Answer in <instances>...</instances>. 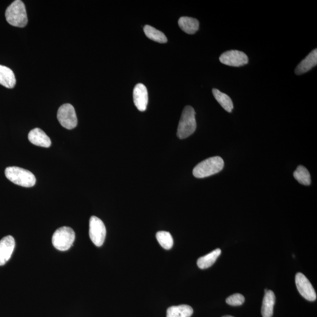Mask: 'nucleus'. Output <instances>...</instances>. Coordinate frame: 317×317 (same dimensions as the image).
I'll return each instance as SVG.
<instances>
[{
    "mask_svg": "<svg viewBox=\"0 0 317 317\" xmlns=\"http://www.w3.org/2000/svg\"><path fill=\"white\" fill-rule=\"evenodd\" d=\"M15 246L13 236H7L0 240V266H4L9 261Z\"/></svg>",
    "mask_w": 317,
    "mask_h": 317,
    "instance_id": "9d476101",
    "label": "nucleus"
},
{
    "mask_svg": "<svg viewBox=\"0 0 317 317\" xmlns=\"http://www.w3.org/2000/svg\"><path fill=\"white\" fill-rule=\"evenodd\" d=\"M195 116V111L192 106H186L183 109L178 128L179 138L185 139L195 132L197 127Z\"/></svg>",
    "mask_w": 317,
    "mask_h": 317,
    "instance_id": "20e7f679",
    "label": "nucleus"
},
{
    "mask_svg": "<svg viewBox=\"0 0 317 317\" xmlns=\"http://www.w3.org/2000/svg\"><path fill=\"white\" fill-rule=\"evenodd\" d=\"M223 317H234V316H230V315H226V316H224Z\"/></svg>",
    "mask_w": 317,
    "mask_h": 317,
    "instance_id": "b1692460",
    "label": "nucleus"
},
{
    "mask_svg": "<svg viewBox=\"0 0 317 317\" xmlns=\"http://www.w3.org/2000/svg\"><path fill=\"white\" fill-rule=\"evenodd\" d=\"M144 33L148 38L152 41L157 42V43H166L167 41L165 34L151 25L145 26Z\"/></svg>",
    "mask_w": 317,
    "mask_h": 317,
    "instance_id": "aec40b11",
    "label": "nucleus"
},
{
    "mask_svg": "<svg viewBox=\"0 0 317 317\" xmlns=\"http://www.w3.org/2000/svg\"><path fill=\"white\" fill-rule=\"evenodd\" d=\"M317 64V49H315L309 53L308 56L298 65L296 68L295 73L297 75H301L305 73Z\"/></svg>",
    "mask_w": 317,
    "mask_h": 317,
    "instance_id": "ddd939ff",
    "label": "nucleus"
},
{
    "mask_svg": "<svg viewBox=\"0 0 317 317\" xmlns=\"http://www.w3.org/2000/svg\"><path fill=\"white\" fill-rule=\"evenodd\" d=\"M16 84L14 72L9 67L0 65V85L7 89H13Z\"/></svg>",
    "mask_w": 317,
    "mask_h": 317,
    "instance_id": "2eb2a0df",
    "label": "nucleus"
},
{
    "mask_svg": "<svg viewBox=\"0 0 317 317\" xmlns=\"http://www.w3.org/2000/svg\"><path fill=\"white\" fill-rule=\"evenodd\" d=\"M224 160L219 156L209 158L197 164L193 170L196 178H205L218 174L224 167Z\"/></svg>",
    "mask_w": 317,
    "mask_h": 317,
    "instance_id": "f257e3e1",
    "label": "nucleus"
},
{
    "mask_svg": "<svg viewBox=\"0 0 317 317\" xmlns=\"http://www.w3.org/2000/svg\"><path fill=\"white\" fill-rule=\"evenodd\" d=\"M75 239L73 229L69 227H60L55 232L52 238L53 246L60 251H67L70 249Z\"/></svg>",
    "mask_w": 317,
    "mask_h": 317,
    "instance_id": "39448f33",
    "label": "nucleus"
},
{
    "mask_svg": "<svg viewBox=\"0 0 317 317\" xmlns=\"http://www.w3.org/2000/svg\"><path fill=\"white\" fill-rule=\"evenodd\" d=\"M6 18L12 26L24 27L27 24L28 18L24 3L20 0H15L11 3L6 10Z\"/></svg>",
    "mask_w": 317,
    "mask_h": 317,
    "instance_id": "f03ea898",
    "label": "nucleus"
},
{
    "mask_svg": "<svg viewBox=\"0 0 317 317\" xmlns=\"http://www.w3.org/2000/svg\"><path fill=\"white\" fill-rule=\"evenodd\" d=\"M133 98L137 109L141 112L145 111L148 104V93L147 87L143 84L138 83L135 87Z\"/></svg>",
    "mask_w": 317,
    "mask_h": 317,
    "instance_id": "9b49d317",
    "label": "nucleus"
},
{
    "mask_svg": "<svg viewBox=\"0 0 317 317\" xmlns=\"http://www.w3.org/2000/svg\"><path fill=\"white\" fill-rule=\"evenodd\" d=\"M220 62L226 66L239 67L249 63V58L242 51L230 50L225 52L220 56Z\"/></svg>",
    "mask_w": 317,
    "mask_h": 317,
    "instance_id": "6e6552de",
    "label": "nucleus"
},
{
    "mask_svg": "<svg viewBox=\"0 0 317 317\" xmlns=\"http://www.w3.org/2000/svg\"><path fill=\"white\" fill-rule=\"evenodd\" d=\"M89 235L91 241L97 247L104 244L106 230L104 222L96 216H92L90 220Z\"/></svg>",
    "mask_w": 317,
    "mask_h": 317,
    "instance_id": "423d86ee",
    "label": "nucleus"
},
{
    "mask_svg": "<svg viewBox=\"0 0 317 317\" xmlns=\"http://www.w3.org/2000/svg\"><path fill=\"white\" fill-rule=\"evenodd\" d=\"M293 176L300 184L305 186L310 185L311 176L306 167L302 165L298 166Z\"/></svg>",
    "mask_w": 317,
    "mask_h": 317,
    "instance_id": "412c9836",
    "label": "nucleus"
},
{
    "mask_svg": "<svg viewBox=\"0 0 317 317\" xmlns=\"http://www.w3.org/2000/svg\"><path fill=\"white\" fill-rule=\"evenodd\" d=\"M221 251L220 249H217L204 257L198 259L197 265L200 269H208L211 267L220 256Z\"/></svg>",
    "mask_w": 317,
    "mask_h": 317,
    "instance_id": "a211bd4d",
    "label": "nucleus"
},
{
    "mask_svg": "<svg viewBox=\"0 0 317 317\" xmlns=\"http://www.w3.org/2000/svg\"><path fill=\"white\" fill-rule=\"evenodd\" d=\"M57 118L61 125L67 129L75 128L78 124V119L74 107L70 104L61 106L57 113Z\"/></svg>",
    "mask_w": 317,
    "mask_h": 317,
    "instance_id": "0eeeda50",
    "label": "nucleus"
},
{
    "mask_svg": "<svg viewBox=\"0 0 317 317\" xmlns=\"http://www.w3.org/2000/svg\"><path fill=\"white\" fill-rule=\"evenodd\" d=\"M156 239L163 249L170 250L174 246V239L169 232L160 231L156 234Z\"/></svg>",
    "mask_w": 317,
    "mask_h": 317,
    "instance_id": "4be33fe9",
    "label": "nucleus"
},
{
    "mask_svg": "<svg viewBox=\"0 0 317 317\" xmlns=\"http://www.w3.org/2000/svg\"><path fill=\"white\" fill-rule=\"evenodd\" d=\"M275 302H276V296L274 292L272 290H266L262 307V314L263 317L273 316Z\"/></svg>",
    "mask_w": 317,
    "mask_h": 317,
    "instance_id": "4468645a",
    "label": "nucleus"
},
{
    "mask_svg": "<svg viewBox=\"0 0 317 317\" xmlns=\"http://www.w3.org/2000/svg\"><path fill=\"white\" fill-rule=\"evenodd\" d=\"M245 301V298L240 294H235L228 297L226 299V303L232 306H239Z\"/></svg>",
    "mask_w": 317,
    "mask_h": 317,
    "instance_id": "5701e85b",
    "label": "nucleus"
},
{
    "mask_svg": "<svg viewBox=\"0 0 317 317\" xmlns=\"http://www.w3.org/2000/svg\"><path fill=\"white\" fill-rule=\"evenodd\" d=\"M212 92L214 97L215 98L216 101L219 103L220 105L223 107V108L228 112H232L234 106L230 97H228L226 94L221 93V91L217 89H213Z\"/></svg>",
    "mask_w": 317,
    "mask_h": 317,
    "instance_id": "6ab92c4d",
    "label": "nucleus"
},
{
    "mask_svg": "<svg viewBox=\"0 0 317 317\" xmlns=\"http://www.w3.org/2000/svg\"><path fill=\"white\" fill-rule=\"evenodd\" d=\"M296 284L301 296L308 301H314L316 299L315 290L308 278L303 273H298L296 276Z\"/></svg>",
    "mask_w": 317,
    "mask_h": 317,
    "instance_id": "1a4fd4ad",
    "label": "nucleus"
},
{
    "mask_svg": "<svg viewBox=\"0 0 317 317\" xmlns=\"http://www.w3.org/2000/svg\"><path fill=\"white\" fill-rule=\"evenodd\" d=\"M193 313V308L189 305H180L168 308L167 317H190Z\"/></svg>",
    "mask_w": 317,
    "mask_h": 317,
    "instance_id": "f3484780",
    "label": "nucleus"
},
{
    "mask_svg": "<svg viewBox=\"0 0 317 317\" xmlns=\"http://www.w3.org/2000/svg\"><path fill=\"white\" fill-rule=\"evenodd\" d=\"M30 142L38 147L49 148L51 141L48 136L40 128H35L31 131L28 135Z\"/></svg>",
    "mask_w": 317,
    "mask_h": 317,
    "instance_id": "f8f14e48",
    "label": "nucleus"
},
{
    "mask_svg": "<svg viewBox=\"0 0 317 317\" xmlns=\"http://www.w3.org/2000/svg\"><path fill=\"white\" fill-rule=\"evenodd\" d=\"M6 178L15 185L31 188L36 185L35 176L30 171L17 166L8 167L5 170Z\"/></svg>",
    "mask_w": 317,
    "mask_h": 317,
    "instance_id": "7ed1b4c3",
    "label": "nucleus"
},
{
    "mask_svg": "<svg viewBox=\"0 0 317 317\" xmlns=\"http://www.w3.org/2000/svg\"><path fill=\"white\" fill-rule=\"evenodd\" d=\"M178 24L183 32L188 34L196 33L199 28V22L195 18L182 17L179 19Z\"/></svg>",
    "mask_w": 317,
    "mask_h": 317,
    "instance_id": "dca6fc26",
    "label": "nucleus"
}]
</instances>
